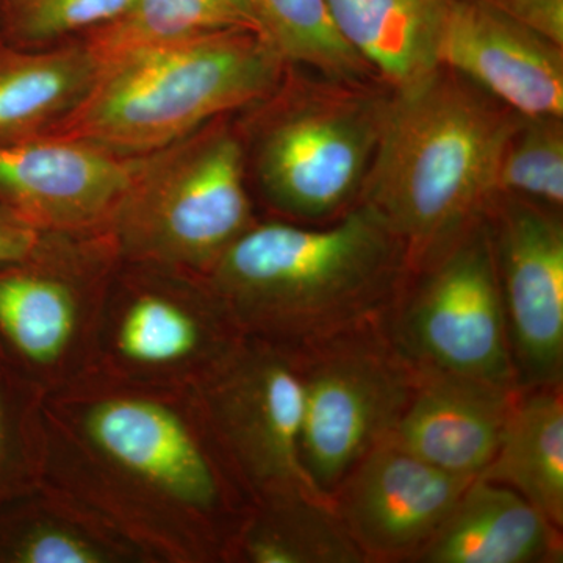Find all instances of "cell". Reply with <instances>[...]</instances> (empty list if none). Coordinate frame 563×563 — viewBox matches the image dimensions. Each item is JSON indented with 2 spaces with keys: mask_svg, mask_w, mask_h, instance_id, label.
Listing matches in <instances>:
<instances>
[{
  "mask_svg": "<svg viewBox=\"0 0 563 563\" xmlns=\"http://www.w3.org/2000/svg\"><path fill=\"white\" fill-rule=\"evenodd\" d=\"M202 393L214 440L255 503L325 498L302 466V380L290 347L243 333L203 374Z\"/></svg>",
  "mask_w": 563,
  "mask_h": 563,
  "instance_id": "obj_8",
  "label": "cell"
},
{
  "mask_svg": "<svg viewBox=\"0 0 563 563\" xmlns=\"http://www.w3.org/2000/svg\"><path fill=\"white\" fill-rule=\"evenodd\" d=\"M14 36L38 44L90 32L121 14L129 0H2Z\"/></svg>",
  "mask_w": 563,
  "mask_h": 563,
  "instance_id": "obj_25",
  "label": "cell"
},
{
  "mask_svg": "<svg viewBox=\"0 0 563 563\" xmlns=\"http://www.w3.org/2000/svg\"><path fill=\"white\" fill-rule=\"evenodd\" d=\"M562 558V529L520 493L476 477L413 562L558 563Z\"/></svg>",
  "mask_w": 563,
  "mask_h": 563,
  "instance_id": "obj_15",
  "label": "cell"
},
{
  "mask_svg": "<svg viewBox=\"0 0 563 563\" xmlns=\"http://www.w3.org/2000/svg\"><path fill=\"white\" fill-rule=\"evenodd\" d=\"M518 388L420 372L393 443L444 472L477 477L498 450Z\"/></svg>",
  "mask_w": 563,
  "mask_h": 563,
  "instance_id": "obj_14",
  "label": "cell"
},
{
  "mask_svg": "<svg viewBox=\"0 0 563 563\" xmlns=\"http://www.w3.org/2000/svg\"><path fill=\"white\" fill-rule=\"evenodd\" d=\"M563 46V0H481Z\"/></svg>",
  "mask_w": 563,
  "mask_h": 563,
  "instance_id": "obj_27",
  "label": "cell"
},
{
  "mask_svg": "<svg viewBox=\"0 0 563 563\" xmlns=\"http://www.w3.org/2000/svg\"><path fill=\"white\" fill-rule=\"evenodd\" d=\"M3 439V415H2V407H0V444H2Z\"/></svg>",
  "mask_w": 563,
  "mask_h": 563,
  "instance_id": "obj_29",
  "label": "cell"
},
{
  "mask_svg": "<svg viewBox=\"0 0 563 563\" xmlns=\"http://www.w3.org/2000/svg\"><path fill=\"white\" fill-rule=\"evenodd\" d=\"M409 273L406 244L357 203L325 228L255 222L207 277L240 332L295 350L384 318Z\"/></svg>",
  "mask_w": 563,
  "mask_h": 563,
  "instance_id": "obj_1",
  "label": "cell"
},
{
  "mask_svg": "<svg viewBox=\"0 0 563 563\" xmlns=\"http://www.w3.org/2000/svg\"><path fill=\"white\" fill-rule=\"evenodd\" d=\"M485 218L518 387L531 390L562 384V211L517 196L496 195Z\"/></svg>",
  "mask_w": 563,
  "mask_h": 563,
  "instance_id": "obj_9",
  "label": "cell"
},
{
  "mask_svg": "<svg viewBox=\"0 0 563 563\" xmlns=\"http://www.w3.org/2000/svg\"><path fill=\"white\" fill-rule=\"evenodd\" d=\"M235 539L251 563H368L331 499L290 495L255 503Z\"/></svg>",
  "mask_w": 563,
  "mask_h": 563,
  "instance_id": "obj_20",
  "label": "cell"
},
{
  "mask_svg": "<svg viewBox=\"0 0 563 563\" xmlns=\"http://www.w3.org/2000/svg\"><path fill=\"white\" fill-rule=\"evenodd\" d=\"M391 90L288 66L279 87L252 107V166L274 210L335 221L361 199Z\"/></svg>",
  "mask_w": 563,
  "mask_h": 563,
  "instance_id": "obj_4",
  "label": "cell"
},
{
  "mask_svg": "<svg viewBox=\"0 0 563 563\" xmlns=\"http://www.w3.org/2000/svg\"><path fill=\"white\" fill-rule=\"evenodd\" d=\"M385 328L399 354L420 372L521 390L485 214L409 273L385 314Z\"/></svg>",
  "mask_w": 563,
  "mask_h": 563,
  "instance_id": "obj_6",
  "label": "cell"
},
{
  "mask_svg": "<svg viewBox=\"0 0 563 563\" xmlns=\"http://www.w3.org/2000/svg\"><path fill=\"white\" fill-rule=\"evenodd\" d=\"M79 301L54 276L14 273L0 277V331L35 365L55 366L76 342Z\"/></svg>",
  "mask_w": 563,
  "mask_h": 563,
  "instance_id": "obj_22",
  "label": "cell"
},
{
  "mask_svg": "<svg viewBox=\"0 0 563 563\" xmlns=\"http://www.w3.org/2000/svg\"><path fill=\"white\" fill-rule=\"evenodd\" d=\"M242 336L217 296L196 307L161 292H143L118 314L111 346L131 369H199L203 376Z\"/></svg>",
  "mask_w": 563,
  "mask_h": 563,
  "instance_id": "obj_16",
  "label": "cell"
},
{
  "mask_svg": "<svg viewBox=\"0 0 563 563\" xmlns=\"http://www.w3.org/2000/svg\"><path fill=\"white\" fill-rule=\"evenodd\" d=\"M250 5L263 38L288 66L332 79L379 80L336 31L325 0H250Z\"/></svg>",
  "mask_w": 563,
  "mask_h": 563,
  "instance_id": "obj_23",
  "label": "cell"
},
{
  "mask_svg": "<svg viewBox=\"0 0 563 563\" xmlns=\"http://www.w3.org/2000/svg\"><path fill=\"white\" fill-rule=\"evenodd\" d=\"M141 157H120L85 141L36 133L0 141V206L40 231L110 225Z\"/></svg>",
  "mask_w": 563,
  "mask_h": 563,
  "instance_id": "obj_10",
  "label": "cell"
},
{
  "mask_svg": "<svg viewBox=\"0 0 563 563\" xmlns=\"http://www.w3.org/2000/svg\"><path fill=\"white\" fill-rule=\"evenodd\" d=\"M287 68L252 31L135 47L99 62L84 98L43 133L146 157L265 101Z\"/></svg>",
  "mask_w": 563,
  "mask_h": 563,
  "instance_id": "obj_3",
  "label": "cell"
},
{
  "mask_svg": "<svg viewBox=\"0 0 563 563\" xmlns=\"http://www.w3.org/2000/svg\"><path fill=\"white\" fill-rule=\"evenodd\" d=\"M496 195L562 211L563 118L521 117L499 161Z\"/></svg>",
  "mask_w": 563,
  "mask_h": 563,
  "instance_id": "obj_24",
  "label": "cell"
},
{
  "mask_svg": "<svg viewBox=\"0 0 563 563\" xmlns=\"http://www.w3.org/2000/svg\"><path fill=\"white\" fill-rule=\"evenodd\" d=\"M85 439L113 468L195 514L224 503L217 463L172 407L141 396L92 402L81 422Z\"/></svg>",
  "mask_w": 563,
  "mask_h": 563,
  "instance_id": "obj_12",
  "label": "cell"
},
{
  "mask_svg": "<svg viewBox=\"0 0 563 563\" xmlns=\"http://www.w3.org/2000/svg\"><path fill=\"white\" fill-rule=\"evenodd\" d=\"M252 224L246 143L220 118L141 157L110 228L129 257L207 274Z\"/></svg>",
  "mask_w": 563,
  "mask_h": 563,
  "instance_id": "obj_5",
  "label": "cell"
},
{
  "mask_svg": "<svg viewBox=\"0 0 563 563\" xmlns=\"http://www.w3.org/2000/svg\"><path fill=\"white\" fill-rule=\"evenodd\" d=\"M439 63L521 117L563 118V46L481 0H451Z\"/></svg>",
  "mask_w": 563,
  "mask_h": 563,
  "instance_id": "obj_13",
  "label": "cell"
},
{
  "mask_svg": "<svg viewBox=\"0 0 563 563\" xmlns=\"http://www.w3.org/2000/svg\"><path fill=\"white\" fill-rule=\"evenodd\" d=\"M520 120L444 65L391 90L358 203L377 211L402 240L410 272L484 217Z\"/></svg>",
  "mask_w": 563,
  "mask_h": 563,
  "instance_id": "obj_2",
  "label": "cell"
},
{
  "mask_svg": "<svg viewBox=\"0 0 563 563\" xmlns=\"http://www.w3.org/2000/svg\"><path fill=\"white\" fill-rule=\"evenodd\" d=\"M96 69L84 43L41 52L0 47V141L47 131L84 98Z\"/></svg>",
  "mask_w": 563,
  "mask_h": 563,
  "instance_id": "obj_19",
  "label": "cell"
},
{
  "mask_svg": "<svg viewBox=\"0 0 563 563\" xmlns=\"http://www.w3.org/2000/svg\"><path fill=\"white\" fill-rule=\"evenodd\" d=\"M11 558L18 563H102L110 553L73 526L46 523L25 533Z\"/></svg>",
  "mask_w": 563,
  "mask_h": 563,
  "instance_id": "obj_26",
  "label": "cell"
},
{
  "mask_svg": "<svg viewBox=\"0 0 563 563\" xmlns=\"http://www.w3.org/2000/svg\"><path fill=\"white\" fill-rule=\"evenodd\" d=\"M41 232L20 214L0 206V265L29 261L38 251Z\"/></svg>",
  "mask_w": 563,
  "mask_h": 563,
  "instance_id": "obj_28",
  "label": "cell"
},
{
  "mask_svg": "<svg viewBox=\"0 0 563 563\" xmlns=\"http://www.w3.org/2000/svg\"><path fill=\"white\" fill-rule=\"evenodd\" d=\"M222 31L261 33L250 0H129L114 20L87 32L84 44L99 63L135 47Z\"/></svg>",
  "mask_w": 563,
  "mask_h": 563,
  "instance_id": "obj_21",
  "label": "cell"
},
{
  "mask_svg": "<svg viewBox=\"0 0 563 563\" xmlns=\"http://www.w3.org/2000/svg\"><path fill=\"white\" fill-rule=\"evenodd\" d=\"M474 479L385 439L347 473L332 504L366 562H413Z\"/></svg>",
  "mask_w": 563,
  "mask_h": 563,
  "instance_id": "obj_11",
  "label": "cell"
},
{
  "mask_svg": "<svg viewBox=\"0 0 563 563\" xmlns=\"http://www.w3.org/2000/svg\"><path fill=\"white\" fill-rule=\"evenodd\" d=\"M292 352L303 391L302 466L332 501L347 473L398 424L417 368L396 350L385 317Z\"/></svg>",
  "mask_w": 563,
  "mask_h": 563,
  "instance_id": "obj_7",
  "label": "cell"
},
{
  "mask_svg": "<svg viewBox=\"0 0 563 563\" xmlns=\"http://www.w3.org/2000/svg\"><path fill=\"white\" fill-rule=\"evenodd\" d=\"M336 31L390 90L435 69L451 0H325Z\"/></svg>",
  "mask_w": 563,
  "mask_h": 563,
  "instance_id": "obj_17",
  "label": "cell"
},
{
  "mask_svg": "<svg viewBox=\"0 0 563 563\" xmlns=\"http://www.w3.org/2000/svg\"><path fill=\"white\" fill-rule=\"evenodd\" d=\"M477 477L520 493L562 529V384L518 393L498 450Z\"/></svg>",
  "mask_w": 563,
  "mask_h": 563,
  "instance_id": "obj_18",
  "label": "cell"
}]
</instances>
